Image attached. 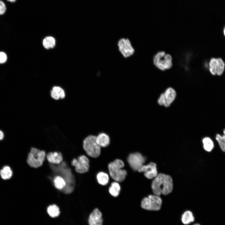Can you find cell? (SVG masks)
I'll list each match as a JSON object with an SVG mask.
<instances>
[{"label":"cell","instance_id":"obj_1","mask_svg":"<svg viewBox=\"0 0 225 225\" xmlns=\"http://www.w3.org/2000/svg\"><path fill=\"white\" fill-rule=\"evenodd\" d=\"M151 186L155 195L159 196L162 194L168 195L172 192L173 189L172 178L168 175L159 173L152 181Z\"/></svg>","mask_w":225,"mask_h":225},{"label":"cell","instance_id":"obj_2","mask_svg":"<svg viewBox=\"0 0 225 225\" xmlns=\"http://www.w3.org/2000/svg\"><path fill=\"white\" fill-rule=\"evenodd\" d=\"M124 166L123 162L119 159H117L109 163L108 170L111 178L116 182H121L125 179L127 172L122 168Z\"/></svg>","mask_w":225,"mask_h":225},{"label":"cell","instance_id":"obj_3","mask_svg":"<svg viewBox=\"0 0 225 225\" xmlns=\"http://www.w3.org/2000/svg\"><path fill=\"white\" fill-rule=\"evenodd\" d=\"M154 65L162 71L170 69L172 66V59L171 55L164 51H159L154 56Z\"/></svg>","mask_w":225,"mask_h":225},{"label":"cell","instance_id":"obj_4","mask_svg":"<svg viewBox=\"0 0 225 225\" xmlns=\"http://www.w3.org/2000/svg\"><path fill=\"white\" fill-rule=\"evenodd\" d=\"M83 147L87 154L92 157L96 158L100 154L101 147L96 140V135H89L83 142Z\"/></svg>","mask_w":225,"mask_h":225},{"label":"cell","instance_id":"obj_5","mask_svg":"<svg viewBox=\"0 0 225 225\" xmlns=\"http://www.w3.org/2000/svg\"><path fill=\"white\" fill-rule=\"evenodd\" d=\"M45 157L44 151L32 148L28 154L27 162L31 167L38 168L42 165Z\"/></svg>","mask_w":225,"mask_h":225},{"label":"cell","instance_id":"obj_6","mask_svg":"<svg viewBox=\"0 0 225 225\" xmlns=\"http://www.w3.org/2000/svg\"><path fill=\"white\" fill-rule=\"evenodd\" d=\"M89 162L88 158L83 155L79 156L77 159H74L71 162V164L75 167V170L77 172L83 173L88 171Z\"/></svg>","mask_w":225,"mask_h":225},{"label":"cell","instance_id":"obj_7","mask_svg":"<svg viewBox=\"0 0 225 225\" xmlns=\"http://www.w3.org/2000/svg\"><path fill=\"white\" fill-rule=\"evenodd\" d=\"M127 160L133 170L138 171L143 165L145 159L140 153L135 152L130 154L128 157Z\"/></svg>","mask_w":225,"mask_h":225},{"label":"cell","instance_id":"obj_8","mask_svg":"<svg viewBox=\"0 0 225 225\" xmlns=\"http://www.w3.org/2000/svg\"><path fill=\"white\" fill-rule=\"evenodd\" d=\"M118 46L119 51L124 58L128 57L134 53V50L128 38L120 39L118 41Z\"/></svg>","mask_w":225,"mask_h":225},{"label":"cell","instance_id":"obj_9","mask_svg":"<svg viewBox=\"0 0 225 225\" xmlns=\"http://www.w3.org/2000/svg\"><path fill=\"white\" fill-rule=\"evenodd\" d=\"M176 96V92L175 90L171 88H169L164 93L161 95L158 102L160 105L168 107L174 100Z\"/></svg>","mask_w":225,"mask_h":225},{"label":"cell","instance_id":"obj_10","mask_svg":"<svg viewBox=\"0 0 225 225\" xmlns=\"http://www.w3.org/2000/svg\"><path fill=\"white\" fill-rule=\"evenodd\" d=\"M138 171L141 172H143L145 176L149 179L155 178L158 175L156 164L153 162L143 165Z\"/></svg>","mask_w":225,"mask_h":225},{"label":"cell","instance_id":"obj_11","mask_svg":"<svg viewBox=\"0 0 225 225\" xmlns=\"http://www.w3.org/2000/svg\"><path fill=\"white\" fill-rule=\"evenodd\" d=\"M102 214L97 208L94 209L90 214L88 222L89 225H102Z\"/></svg>","mask_w":225,"mask_h":225},{"label":"cell","instance_id":"obj_12","mask_svg":"<svg viewBox=\"0 0 225 225\" xmlns=\"http://www.w3.org/2000/svg\"><path fill=\"white\" fill-rule=\"evenodd\" d=\"M96 140L98 144L101 147H106L110 143L109 135L106 132H101L96 136Z\"/></svg>","mask_w":225,"mask_h":225},{"label":"cell","instance_id":"obj_13","mask_svg":"<svg viewBox=\"0 0 225 225\" xmlns=\"http://www.w3.org/2000/svg\"><path fill=\"white\" fill-rule=\"evenodd\" d=\"M152 210L158 211L160 209L162 203L161 198L159 196L156 195L148 196Z\"/></svg>","mask_w":225,"mask_h":225},{"label":"cell","instance_id":"obj_14","mask_svg":"<svg viewBox=\"0 0 225 225\" xmlns=\"http://www.w3.org/2000/svg\"><path fill=\"white\" fill-rule=\"evenodd\" d=\"M48 161L54 164H59L62 161V155L60 152H50L46 155Z\"/></svg>","mask_w":225,"mask_h":225},{"label":"cell","instance_id":"obj_15","mask_svg":"<svg viewBox=\"0 0 225 225\" xmlns=\"http://www.w3.org/2000/svg\"><path fill=\"white\" fill-rule=\"evenodd\" d=\"M51 96L53 99L58 100L63 99L65 96L64 90L59 86H54L51 91Z\"/></svg>","mask_w":225,"mask_h":225},{"label":"cell","instance_id":"obj_16","mask_svg":"<svg viewBox=\"0 0 225 225\" xmlns=\"http://www.w3.org/2000/svg\"><path fill=\"white\" fill-rule=\"evenodd\" d=\"M181 220L184 224H188L194 220V218L192 213L190 211H185L182 215Z\"/></svg>","mask_w":225,"mask_h":225},{"label":"cell","instance_id":"obj_17","mask_svg":"<svg viewBox=\"0 0 225 225\" xmlns=\"http://www.w3.org/2000/svg\"><path fill=\"white\" fill-rule=\"evenodd\" d=\"M202 142L203 147L205 150L208 152H210L213 150L214 148V143L210 138H204L203 139Z\"/></svg>","mask_w":225,"mask_h":225},{"label":"cell","instance_id":"obj_18","mask_svg":"<svg viewBox=\"0 0 225 225\" xmlns=\"http://www.w3.org/2000/svg\"><path fill=\"white\" fill-rule=\"evenodd\" d=\"M96 178L98 182L101 185H105L108 182V176L104 172H98Z\"/></svg>","mask_w":225,"mask_h":225},{"label":"cell","instance_id":"obj_19","mask_svg":"<svg viewBox=\"0 0 225 225\" xmlns=\"http://www.w3.org/2000/svg\"><path fill=\"white\" fill-rule=\"evenodd\" d=\"M120 190V185L117 182H112L109 189L110 193L114 197H116L119 195Z\"/></svg>","mask_w":225,"mask_h":225},{"label":"cell","instance_id":"obj_20","mask_svg":"<svg viewBox=\"0 0 225 225\" xmlns=\"http://www.w3.org/2000/svg\"><path fill=\"white\" fill-rule=\"evenodd\" d=\"M0 174L2 178L6 180L9 179L11 177L12 172L9 166H5L0 170Z\"/></svg>","mask_w":225,"mask_h":225},{"label":"cell","instance_id":"obj_21","mask_svg":"<svg viewBox=\"0 0 225 225\" xmlns=\"http://www.w3.org/2000/svg\"><path fill=\"white\" fill-rule=\"evenodd\" d=\"M53 182L55 187L59 190L62 189L66 185L65 180L60 176L55 177L54 179Z\"/></svg>","mask_w":225,"mask_h":225},{"label":"cell","instance_id":"obj_22","mask_svg":"<svg viewBox=\"0 0 225 225\" xmlns=\"http://www.w3.org/2000/svg\"><path fill=\"white\" fill-rule=\"evenodd\" d=\"M43 45L46 49L53 48L55 45V40L52 37L48 36L45 38L43 41Z\"/></svg>","mask_w":225,"mask_h":225},{"label":"cell","instance_id":"obj_23","mask_svg":"<svg viewBox=\"0 0 225 225\" xmlns=\"http://www.w3.org/2000/svg\"><path fill=\"white\" fill-rule=\"evenodd\" d=\"M47 212L49 215L52 218L58 217L60 213L59 208L56 205L49 206L47 208Z\"/></svg>","mask_w":225,"mask_h":225},{"label":"cell","instance_id":"obj_24","mask_svg":"<svg viewBox=\"0 0 225 225\" xmlns=\"http://www.w3.org/2000/svg\"><path fill=\"white\" fill-rule=\"evenodd\" d=\"M215 139L221 150L225 152V135H221L218 133L215 136Z\"/></svg>","mask_w":225,"mask_h":225},{"label":"cell","instance_id":"obj_25","mask_svg":"<svg viewBox=\"0 0 225 225\" xmlns=\"http://www.w3.org/2000/svg\"><path fill=\"white\" fill-rule=\"evenodd\" d=\"M217 74L220 76L223 73L225 68V63L223 60L220 58H216Z\"/></svg>","mask_w":225,"mask_h":225},{"label":"cell","instance_id":"obj_26","mask_svg":"<svg viewBox=\"0 0 225 225\" xmlns=\"http://www.w3.org/2000/svg\"><path fill=\"white\" fill-rule=\"evenodd\" d=\"M209 71L213 75L217 74V60L216 58H211L209 63Z\"/></svg>","mask_w":225,"mask_h":225},{"label":"cell","instance_id":"obj_27","mask_svg":"<svg viewBox=\"0 0 225 225\" xmlns=\"http://www.w3.org/2000/svg\"><path fill=\"white\" fill-rule=\"evenodd\" d=\"M7 59L6 54L2 52H0V63L3 64L5 63Z\"/></svg>","mask_w":225,"mask_h":225},{"label":"cell","instance_id":"obj_28","mask_svg":"<svg viewBox=\"0 0 225 225\" xmlns=\"http://www.w3.org/2000/svg\"><path fill=\"white\" fill-rule=\"evenodd\" d=\"M6 7L4 3L0 0V15L4 14L6 11Z\"/></svg>","mask_w":225,"mask_h":225},{"label":"cell","instance_id":"obj_29","mask_svg":"<svg viewBox=\"0 0 225 225\" xmlns=\"http://www.w3.org/2000/svg\"><path fill=\"white\" fill-rule=\"evenodd\" d=\"M4 136L5 134L0 129V141L3 139Z\"/></svg>","mask_w":225,"mask_h":225},{"label":"cell","instance_id":"obj_30","mask_svg":"<svg viewBox=\"0 0 225 225\" xmlns=\"http://www.w3.org/2000/svg\"><path fill=\"white\" fill-rule=\"evenodd\" d=\"M7 0L9 2H14L16 1V0Z\"/></svg>","mask_w":225,"mask_h":225},{"label":"cell","instance_id":"obj_31","mask_svg":"<svg viewBox=\"0 0 225 225\" xmlns=\"http://www.w3.org/2000/svg\"><path fill=\"white\" fill-rule=\"evenodd\" d=\"M223 134L225 135V128L223 130Z\"/></svg>","mask_w":225,"mask_h":225},{"label":"cell","instance_id":"obj_32","mask_svg":"<svg viewBox=\"0 0 225 225\" xmlns=\"http://www.w3.org/2000/svg\"><path fill=\"white\" fill-rule=\"evenodd\" d=\"M223 32H224V35L225 36V29H224Z\"/></svg>","mask_w":225,"mask_h":225},{"label":"cell","instance_id":"obj_33","mask_svg":"<svg viewBox=\"0 0 225 225\" xmlns=\"http://www.w3.org/2000/svg\"><path fill=\"white\" fill-rule=\"evenodd\" d=\"M194 225H200L198 223H196V224H194Z\"/></svg>","mask_w":225,"mask_h":225},{"label":"cell","instance_id":"obj_34","mask_svg":"<svg viewBox=\"0 0 225 225\" xmlns=\"http://www.w3.org/2000/svg\"><path fill=\"white\" fill-rule=\"evenodd\" d=\"M224 29H225V28H224Z\"/></svg>","mask_w":225,"mask_h":225}]
</instances>
